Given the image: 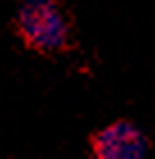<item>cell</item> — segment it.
Returning <instances> with one entry per match:
<instances>
[{"instance_id": "2", "label": "cell", "mask_w": 155, "mask_h": 159, "mask_svg": "<svg viewBox=\"0 0 155 159\" xmlns=\"http://www.w3.org/2000/svg\"><path fill=\"white\" fill-rule=\"evenodd\" d=\"M91 159H144L148 136L130 118H116L89 134Z\"/></svg>"}, {"instance_id": "1", "label": "cell", "mask_w": 155, "mask_h": 159, "mask_svg": "<svg viewBox=\"0 0 155 159\" xmlns=\"http://www.w3.org/2000/svg\"><path fill=\"white\" fill-rule=\"evenodd\" d=\"M9 27L25 50L46 59L78 50L75 16L64 0H21Z\"/></svg>"}]
</instances>
